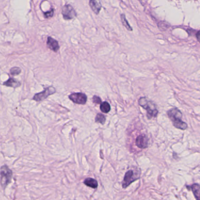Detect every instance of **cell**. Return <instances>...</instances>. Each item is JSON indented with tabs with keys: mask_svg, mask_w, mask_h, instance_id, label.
<instances>
[{
	"mask_svg": "<svg viewBox=\"0 0 200 200\" xmlns=\"http://www.w3.org/2000/svg\"><path fill=\"white\" fill-rule=\"evenodd\" d=\"M21 72V70L20 68L18 67H13L11 70H10V73L13 76H16L18 75L19 74H20V73Z\"/></svg>",
	"mask_w": 200,
	"mask_h": 200,
	"instance_id": "obj_17",
	"label": "cell"
},
{
	"mask_svg": "<svg viewBox=\"0 0 200 200\" xmlns=\"http://www.w3.org/2000/svg\"><path fill=\"white\" fill-rule=\"evenodd\" d=\"M100 110L102 113H104L105 114H107L111 110V106L108 102L104 101V102H103L101 104Z\"/></svg>",
	"mask_w": 200,
	"mask_h": 200,
	"instance_id": "obj_14",
	"label": "cell"
},
{
	"mask_svg": "<svg viewBox=\"0 0 200 200\" xmlns=\"http://www.w3.org/2000/svg\"><path fill=\"white\" fill-rule=\"evenodd\" d=\"M105 121H106L105 116L104 115L102 114H100V113L97 114L96 117V119H95L96 122L100 123L102 125H103V124H105Z\"/></svg>",
	"mask_w": 200,
	"mask_h": 200,
	"instance_id": "obj_15",
	"label": "cell"
},
{
	"mask_svg": "<svg viewBox=\"0 0 200 200\" xmlns=\"http://www.w3.org/2000/svg\"><path fill=\"white\" fill-rule=\"evenodd\" d=\"M196 36H197V38L198 39V41H199L200 42V31H199L196 35Z\"/></svg>",
	"mask_w": 200,
	"mask_h": 200,
	"instance_id": "obj_20",
	"label": "cell"
},
{
	"mask_svg": "<svg viewBox=\"0 0 200 200\" xmlns=\"http://www.w3.org/2000/svg\"><path fill=\"white\" fill-rule=\"evenodd\" d=\"M167 115L176 128L182 130H185L187 128L188 125L186 122L181 120L183 115L178 108H174L170 110L167 112Z\"/></svg>",
	"mask_w": 200,
	"mask_h": 200,
	"instance_id": "obj_1",
	"label": "cell"
},
{
	"mask_svg": "<svg viewBox=\"0 0 200 200\" xmlns=\"http://www.w3.org/2000/svg\"><path fill=\"white\" fill-rule=\"evenodd\" d=\"M4 85L7 86V87H18L21 85V83L16 81V80H15L14 79L10 78L7 81H5V83H4Z\"/></svg>",
	"mask_w": 200,
	"mask_h": 200,
	"instance_id": "obj_13",
	"label": "cell"
},
{
	"mask_svg": "<svg viewBox=\"0 0 200 200\" xmlns=\"http://www.w3.org/2000/svg\"><path fill=\"white\" fill-rule=\"evenodd\" d=\"M139 104L147 111V116L149 119L157 116L159 112L155 104L152 101H149L146 97H141L139 100Z\"/></svg>",
	"mask_w": 200,
	"mask_h": 200,
	"instance_id": "obj_2",
	"label": "cell"
},
{
	"mask_svg": "<svg viewBox=\"0 0 200 200\" xmlns=\"http://www.w3.org/2000/svg\"><path fill=\"white\" fill-rule=\"evenodd\" d=\"M140 174L138 175V173L136 174L132 170H130L127 171L125 173V175L124 176V179L122 181V186L123 188H126L127 187H128L130 184H132L135 181L139 179Z\"/></svg>",
	"mask_w": 200,
	"mask_h": 200,
	"instance_id": "obj_4",
	"label": "cell"
},
{
	"mask_svg": "<svg viewBox=\"0 0 200 200\" xmlns=\"http://www.w3.org/2000/svg\"><path fill=\"white\" fill-rule=\"evenodd\" d=\"M93 102L94 104H101L102 103V101L100 98V97L97 96H94L93 98Z\"/></svg>",
	"mask_w": 200,
	"mask_h": 200,
	"instance_id": "obj_18",
	"label": "cell"
},
{
	"mask_svg": "<svg viewBox=\"0 0 200 200\" xmlns=\"http://www.w3.org/2000/svg\"><path fill=\"white\" fill-rule=\"evenodd\" d=\"M0 176L1 184L4 188H5L11 180L13 172L7 166H3L1 169Z\"/></svg>",
	"mask_w": 200,
	"mask_h": 200,
	"instance_id": "obj_3",
	"label": "cell"
},
{
	"mask_svg": "<svg viewBox=\"0 0 200 200\" xmlns=\"http://www.w3.org/2000/svg\"><path fill=\"white\" fill-rule=\"evenodd\" d=\"M47 46L52 50L57 52L59 49V44L56 40L51 37H48L47 41Z\"/></svg>",
	"mask_w": 200,
	"mask_h": 200,
	"instance_id": "obj_9",
	"label": "cell"
},
{
	"mask_svg": "<svg viewBox=\"0 0 200 200\" xmlns=\"http://www.w3.org/2000/svg\"><path fill=\"white\" fill-rule=\"evenodd\" d=\"M56 93V89L53 86H50L46 88L42 92L36 94L33 99L36 101H41L47 98L49 96L52 95Z\"/></svg>",
	"mask_w": 200,
	"mask_h": 200,
	"instance_id": "obj_5",
	"label": "cell"
},
{
	"mask_svg": "<svg viewBox=\"0 0 200 200\" xmlns=\"http://www.w3.org/2000/svg\"><path fill=\"white\" fill-rule=\"evenodd\" d=\"M191 189L197 200H200V185L194 184L191 187Z\"/></svg>",
	"mask_w": 200,
	"mask_h": 200,
	"instance_id": "obj_12",
	"label": "cell"
},
{
	"mask_svg": "<svg viewBox=\"0 0 200 200\" xmlns=\"http://www.w3.org/2000/svg\"><path fill=\"white\" fill-rule=\"evenodd\" d=\"M84 184L92 188H96L98 187V183L97 180L93 178H87L84 181Z\"/></svg>",
	"mask_w": 200,
	"mask_h": 200,
	"instance_id": "obj_11",
	"label": "cell"
},
{
	"mask_svg": "<svg viewBox=\"0 0 200 200\" xmlns=\"http://www.w3.org/2000/svg\"><path fill=\"white\" fill-rule=\"evenodd\" d=\"M90 6L92 10L96 14H99L100 13L101 5L100 2L97 0H90Z\"/></svg>",
	"mask_w": 200,
	"mask_h": 200,
	"instance_id": "obj_10",
	"label": "cell"
},
{
	"mask_svg": "<svg viewBox=\"0 0 200 200\" xmlns=\"http://www.w3.org/2000/svg\"><path fill=\"white\" fill-rule=\"evenodd\" d=\"M62 15L66 20H70L76 16V13L70 5H66L62 9Z\"/></svg>",
	"mask_w": 200,
	"mask_h": 200,
	"instance_id": "obj_7",
	"label": "cell"
},
{
	"mask_svg": "<svg viewBox=\"0 0 200 200\" xmlns=\"http://www.w3.org/2000/svg\"><path fill=\"white\" fill-rule=\"evenodd\" d=\"M69 99L73 102L77 104L84 105L87 101V96L85 94L81 93H77L71 94L69 97Z\"/></svg>",
	"mask_w": 200,
	"mask_h": 200,
	"instance_id": "obj_6",
	"label": "cell"
},
{
	"mask_svg": "<svg viewBox=\"0 0 200 200\" xmlns=\"http://www.w3.org/2000/svg\"><path fill=\"white\" fill-rule=\"evenodd\" d=\"M53 13H54V10L52 9V10H51L50 11L47 12V13H44V16H45V18H46L52 17V16L53 15Z\"/></svg>",
	"mask_w": 200,
	"mask_h": 200,
	"instance_id": "obj_19",
	"label": "cell"
},
{
	"mask_svg": "<svg viewBox=\"0 0 200 200\" xmlns=\"http://www.w3.org/2000/svg\"><path fill=\"white\" fill-rule=\"evenodd\" d=\"M121 21L122 22L123 25L129 31H132V28H131V27L130 26V25L128 24V22L127 21L125 15H121Z\"/></svg>",
	"mask_w": 200,
	"mask_h": 200,
	"instance_id": "obj_16",
	"label": "cell"
},
{
	"mask_svg": "<svg viewBox=\"0 0 200 200\" xmlns=\"http://www.w3.org/2000/svg\"><path fill=\"white\" fill-rule=\"evenodd\" d=\"M148 141L147 136L142 134L136 138L135 144L140 149H146L148 146Z\"/></svg>",
	"mask_w": 200,
	"mask_h": 200,
	"instance_id": "obj_8",
	"label": "cell"
}]
</instances>
